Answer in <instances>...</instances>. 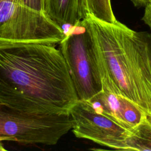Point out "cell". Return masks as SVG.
Returning a JSON list of instances; mask_svg holds the SVG:
<instances>
[{
    "mask_svg": "<svg viewBox=\"0 0 151 151\" xmlns=\"http://www.w3.org/2000/svg\"><path fill=\"white\" fill-rule=\"evenodd\" d=\"M78 100L54 45L0 42V101L27 113L63 114Z\"/></svg>",
    "mask_w": 151,
    "mask_h": 151,
    "instance_id": "6da1fadb",
    "label": "cell"
},
{
    "mask_svg": "<svg viewBox=\"0 0 151 151\" xmlns=\"http://www.w3.org/2000/svg\"><path fill=\"white\" fill-rule=\"evenodd\" d=\"M84 21L92 37L102 90L128 99L151 116V58L143 33L90 14Z\"/></svg>",
    "mask_w": 151,
    "mask_h": 151,
    "instance_id": "7a4b0ae2",
    "label": "cell"
},
{
    "mask_svg": "<svg viewBox=\"0 0 151 151\" xmlns=\"http://www.w3.org/2000/svg\"><path fill=\"white\" fill-rule=\"evenodd\" d=\"M73 126L70 113H27L0 101V141L54 145Z\"/></svg>",
    "mask_w": 151,
    "mask_h": 151,
    "instance_id": "3957f363",
    "label": "cell"
},
{
    "mask_svg": "<svg viewBox=\"0 0 151 151\" xmlns=\"http://www.w3.org/2000/svg\"><path fill=\"white\" fill-rule=\"evenodd\" d=\"M65 33L60 50L78 100L87 101L103 89L92 37L84 19Z\"/></svg>",
    "mask_w": 151,
    "mask_h": 151,
    "instance_id": "277c9868",
    "label": "cell"
},
{
    "mask_svg": "<svg viewBox=\"0 0 151 151\" xmlns=\"http://www.w3.org/2000/svg\"><path fill=\"white\" fill-rule=\"evenodd\" d=\"M65 33L41 12L21 0H0V42H34L55 45Z\"/></svg>",
    "mask_w": 151,
    "mask_h": 151,
    "instance_id": "5b68a950",
    "label": "cell"
},
{
    "mask_svg": "<svg viewBox=\"0 0 151 151\" xmlns=\"http://www.w3.org/2000/svg\"><path fill=\"white\" fill-rule=\"evenodd\" d=\"M73 132L78 138L86 139L111 149L126 150L129 130L96 110L87 101L78 100L71 109Z\"/></svg>",
    "mask_w": 151,
    "mask_h": 151,
    "instance_id": "8992f818",
    "label": "cell"
},
{
    "mask_svg": "<svg viewBox=\"0 0 151 151\" xmlns=\"http://www.w3.org/2000/svg\"><path fill=\"white\" fill-rule=\"evenodd\" d=\"M87 101L96 110L129 130L141 123L151 122V116L137 104L122 96L105 90H102Z\"/></svg>",
    "mask_w": 151,
    "mask_h": 151,
    "instance_id": "52a82bcc",
    "label": "cell"
},
{
    "mask_svg": "<svg viewBox=\"0 0 151 151\" xmlns=\"http://www.w3.org/2000/svg\"><path fill=\"white\" fill-rule=\"evenodd\" d=\"M44 13L63 29L76 25L88 14L85 0H44Z\"/></svg>",
    "mask_w": 151,
    "mask_h": 151,
    "instance_id": "ba28073f",
    "label": "cell"
},
{
    "mask_svg": "<svg viewBox=\"0 0 151 151\" xmlns=\"http://www.w3.org/2000/svg\"><path fill=\"white\" fill-rule=\"evenodd\" d=\"M126 150H151V122L141 123L132 129Z\"/></svg>",
    "mask_w": 151,
    "mask_h": 151,
    "instance_id": "9c48e42d",
    "label": "cell"
},
{
    "mask_svg": "<svg viewBox=\"0 0 151 151\" xmlns=\"http://www.w3.org/2000/svg\"><path fill=\"white\" fill-rule=\"evenodd\" d=\"M88 14L94 18L109 23L118 21L114 16L110 0H85Z\"/></svg>",
    "mask_w": 151,
    "mask_h": 151,
    "instance_id": "30bf717a",
    "label": "cell"
},
{
    "mask_svg": "<svg viewBox=\"0 0 151 151\" xmlns=\"http://www.w3.org/2000/svg\"><path fill=\"white\" fill-rule=\"evenodd\" d=\"M21 1L27 6L44 13V0H21Z\"/></svg>",
    "mask_w": 151,
    "mask_h": 151,
    "instance_id": "8fae6325",
    "label": "cell"
},
{
    "mask_svg": "<svg viewBox=\"0 0 151 151\" xmlns=\"http://www.w3.org/2000/svg\"><path fill=\"white\" fill-rule=\"evenodd\" d=\"M142 20L151 29V2L145 6V12Z\"/></svg>",
    "mask_w": 151,
    "mask_h": 151,
    "instance_id": "7c38bea8",
    "label": "cell"
},
{
    "mask_svg": "<svg viewBox=\"0 0 151 151\" xmlns=\"http://www.w3.org/2000/svg\"><path fill=\"white\" fill-rule=\"evenodd\" d=\"M136 7H145L151 2V0H131Z\"/></svg>",
    "mask_w": 151,
    "mask_h": 151,
    "instance_id": "4fadbf2b",
    "label": "cell"
},
{
    "mask_svg": "<svg viewBox=\"0 0 151 151\" xmlns=\"http://www.w3.org/2000/svg\"><path fill=\"white\" fill-rule=\"evenodd\" d=\"M143 34L148 42L149 48V50H150V58H151V34L147 33V32H143Z\"/></svg>",
    "mask_w": 151,
    "mask_h": 151,
    "instance_id": "5bb4252c",
    "label": "cell"
},
{
    "mask_svg": "<svg viewBox=\"0 0 151 151\" xmlns=\"http://www.w3.org/2000/svg\"><path fill=\"white\" fill-rule=\"evenodd\" d=\"M1 142L2 141H0V151H5L6 150V149L4 147V145Z\"/></svg>",
    "mask_w": 151,
    "mask_h": 151,
    "instance_id": "9a60e30c",
    "label": "cell"
}]
</instances>
